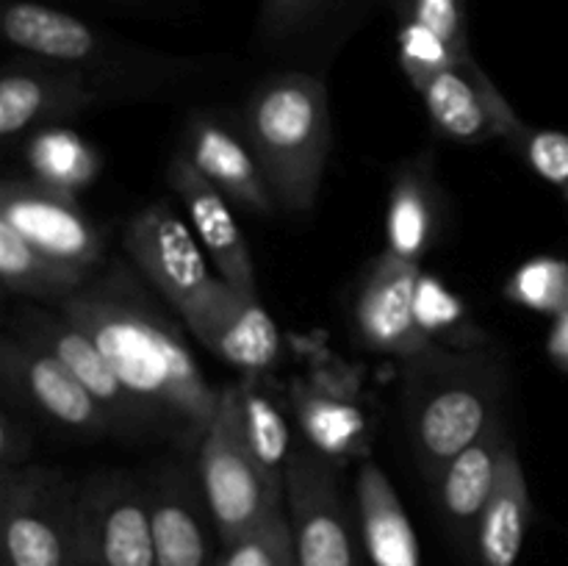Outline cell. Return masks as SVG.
I'll return each mask as SVG.
<instances>
[{"label": "cell", "instance_id": "cell-1", "mask_svg": "<svg viewBox=\"0 0 568 566\" xmlns=\"http://www.w3.org/2000/svg\"><path fill=\"white\" fill-rule=\"evenodd\" d=\"M59 311L98 342L128 392L153 416L159 436L194 458L220 411L222 388L205 381L189 344L136 277L114 264L59 300Z\"/></svg>", "mask_w": 568, "mask_h": 566}, {"label": "cell", "instance_id": "cell-2", "mask_svg": "<svg viewBox=\"0 0 568 566\" xmlns=\"http://www.w3.org/2000/svg\"><path fill=\"white\" fill-rule=\"evenodd\" d=\"M508 375L486 350L433 344L405 364V422L427 483L469 447L499 414Z\"/></svg>", "mask_w": 568, "mask_h": 566}, {"label": "cell", "instance_id": "cell-3", "mask_svg": "<svg viewBox=\"0 0 568 566\" xmlns=\"http://www.w3.org/2000/svg\"><path fill=\"white\" fill-rule=\"evenodd\" d=\"M242 133L281 211L308 214L333 144L331 100L322 78L281 72L261 81L244 105Z\"/></svg>", "mask_w": 568, "mask_h": 566}, {"label": "cell", "instance_id": "cell-4", "mask_svg": "<svg viewBox=\"0 0 568 566\" xmlns=\"http://www.w3.org/2000/svg\"><path fill=\"white\" fill-rule=\"evenodd\" d=\"M194 466L220 544L236 542L266 516L286 508V488L266 477L250 449L239 383L222 388L220 411L194 455Z\"/></svg>", "mask_w": 568, "mask_h": 566}, {"label": "cell", "instance_id": "cell-5", "mask_svg": "<svg viewBox=\"0 0 568 566\" xmlns=\"http://www.w3.org/2000/svg\"><path fill=\"white\" fill-rule=\"evenodd\" d=\"M78 483L53 466L0 472V566L75 564Z\"/></svg>", "mask_w": 568, "mask_h": 566}, {"label": "cell", "instance_id": "cell-6", "mask_svg": "<svg viewBox=\"0 0 568 566\" xmlns=\"http://www.w3.org/2000/svg\"><path fill=\"white\" fill-rule=\"evenodd\" d=\"M75 558L94 566H159L144 477L105 469L78 483Z\"/></svg>", "mask_w": 568, "mask_h": 566}, {"label": "cell", "instance_id": "cell-7", "mask_svg": "<svg viewBox=\"0 0 568 566\" xmlns=\"http://www.w3.org/2000/svg\"><path fill=\"white\" fill-rule=\"evenodd\" d=\"M333 458L294 447L286 466V508L300 566H364Z\"/></svg>", "mask_w": 568, "mask_h": 566}, {"label": "cell", "instance_id": "cell-8", "mask_svg": "<svg viewBox=\"0 0 568 566\" xmlns=\"http://www.w3.org/2000/svg\"><path fill=\"white\" fill-rule=\"evenodd\" d=\"M9 333L33 344V347L44 350V353L55 355L92 392V397L109 411L120 436L133 438V442L144 436H159L153 416L128 392L125 383L120 381L114 366L103 355V350L98 347V342L83 327L67 320L61 311L50 314V311L37 309V305H20L11 314Z\"/></svg>", "mask_w": 568, "mask_h": 566}, {"label": "cell", "instance_id": "cell-9", "mask_svg": "<svg viewBox=\"0 0 568 566\" xmlns=\"http://www.w3.org/2000/svg\"><path fill=\"white\" fill-rule=\"evenodd\" d=\"M0 381L6 405L26 408L55 422L78 436H114L116 425L109 411L55 355L6 333L0 344Z\"/></svg>", "mask_w": 568, "mask_h": 566}, {"label": "cell", "instance_id": "cell-10", "mask_svg": "<svg viewBox=\"0 0 568 566\" xmlns=\"http://www.w3.org/2000/svg\"><path fill=\"white\" fill-rule=\"evenodd\" d=\"M0 31L11 48L22 55L48 61V64L72 67L92 78L111 67H131L148 53L125 48L111 33L64 9L33 0H9L0 11Z\"/></svg>", "mask_w": 568, "mask_h": 566}, {"label": "cell", "instance_id": "cell-11", "mask_svg": "<svg viewBox=\"0 0 568 566\" xmlns=\"http://www.w3.org/2000/svg\"><path fill=\"white\" fill-rule=\"evenodd\" d=\"M178 314L203 347L244 375H261L281 361V331L261 305L258 294L242 292L225 277H214Z\"/></svg>", "mask_w": 568, "mask_h": 566}, {"label": "cell", "instance_id": "cell-12", "mask_svg": "<svg viewBox=\"0 0 568 566\" xmlns=\"http://www.w3.org/2000/svg\"><path fill=\"white\" fill-rule=\"evenodd\" d=\"M122 247L139 275L175 311L186 309L214 281L197 233L170 203H150L136 211L125 222Z\"/></svg>", "mask_w": 568, "mask_h": 566}, {"label": "cell", "instance_id": "cell-13", "mask_svg": "<svg viewBox=\"0 0 568 566\" xmlns=\"http://www.w3.org/2000/svg\"><path fill=\"white\" fill-rule=\"evenodd\" d=\"M0 222L14 228L33 247L94 272L103 261L105 239L78 205L75 194L37 178H9L0 186Z\"/></svg>", "mask_w": 568, "mask_h": 566}, {"label": "cell", "instance_id": "cell-14", "mask_svg": "<svg viewBox=\"0 0 568 566\" xmlns=\"http://www.w3.org/2000/svg\"><path fill=\"white\" fill-rule=\"evenodd\" d=\"M144 481L159 566H216V527L194 458H161Z\"/></svg>", "mask_w": 568, "mask_h": 566}, {"label": "cell", "instance_id": "cell-15", "mask_svg": "<svg viewBox=\"0 0 568 566\" xmlns=\"http://www.w3.org/2000/svg\"><path fill=\"white\" fill-rule=\"evenodd\" d=\"M422 264L397 259L383 250L366 270L353 297L355 338L369 353L394 355L403 364L433 347L416 320V283Z\"/></svg>", "mask_w": 568, "mask_h": 566}, {"label": "cell", "instance_id": "cell-16", "mask_svg": "<svg viewBox=\"0 0 568 566\" xmlns=\"http://www.w3.org/2000/svg\"><path fill=\"white\" fill-rule=\"evenodd\" d=\"M98 100L100 89L87 72L20 55L0 75V139L11 142L59 125L92 109Z\"/></svg>", "mask_w": 568, "mask_h": 566}, {"label": "cell", "instance_id": "cell-17", "mask_svg": "<svg viewBox=\"0 0 568 566\" xmlns=\"http://www.w3.org/2000/svg\"><path fill=\"white\" fill-rule=\"evenodd\" d=\"M416 92L436 131L453 142L480 144L497 137L508 142L525 128L477 61L433 72Z\"/></svg>", "mask_w": 568, "mask_h": 566}, {"label": "cell", "instance_id": "cell-18", "mask_svg": "<svg viewBox=\"0 0 568 566\" xmlns=\"http://www.w3.org/2000/svg\"><path fill=\"white\" fill-rule=\"evenodd\" d=\"M166 183L183 203L189 225L214 261L220 277L247 294H258L247 239L231 211V200L178 150L166 164Z\"/></svg>", "mask_w": 568, "mask_h": 566}, {"label": "cell", "instance_id": "cell-19", "mask_svg": "<svg viewBox=\"0 0 568 566\" xmlns=\"http://www.w3.org/2000/svg\"><path fill=\"white\" fill-rule=\"evenodd\" d=\"M181 153L236 209L255 216H272L275 211H281L247 137L233 125H227L225 120L194 114L186 125Z\"/></svg>", "mask_w": 568, "mask_h": 566}, {"label": "cell", "instance_id": "cell-20", "mask_svg": "<svg viewBox=\"0 0 568 566\" xmlns=\"http://www.w3.org/2000/svg\"><path fill=\"white\" fill-rule=\"evenodd\" d=\"M508 442L510 433L508 425H505L503 411H499L491 425L469 447L460 449L449 461L447 469L438 475V481L433 483L438 514L460 542L477 538V525H480L488 497L497 486L499 461H503Z\"/></svg>", "mask_w": 568, "mask_h": 566}, {"label": "cell", "instance_id": "cell-21", "mask_svg": "<svg viewBox=\"0 0 568 566\" xmlns=\"http://www.w3.org/2000/svg\"><path fill=\"white\" fill-rule=\"evenodd\" d=\"M532 522V499L521 469L519 449L510 438L499 461L497 486L488 497L486 511L477 525V555L483 566H516Z\"/></svg>", "mask_w": 568, "mask_h": 566}, {"label": "cell", "instance_id": "cell-22", "mask_svg": "<svg viewBox=\"0 0 568 566\" xmlns=\"http://www.w3.org/2000/svg\"><path fill=\"white\" fill-rule=\"evenodd\" d=\"M358 519L366 555L375 566H422L419 542L386 472L364 461L358 472Z\"/></svg>", "mask_w": 568, "mask_h": 566}, {"label": "cell", "instance_id": "cell-23", "mask_svg": "<svg viewBox=\"0 0 568 566\" xmlns=\"http://www.w3.org/2000/svg\"><path fill=\"white\" fill-rule=\"evenodd\" d=\"M438 186L430 155L405 161L392 181L386 211V250L397 259L422 264L436 236Z\"/></svg>", "mask_w": 568, "mask_h": 566}, {"label": "cell", "instance_id": "cell-24", "mask_svg": "<svg viewBox=\"0 0 568 566\" xmlns=\"http://www.w3.org/2000/svg\"><path fill=\"white\" fill-rule=\"evenodd\" d=\"M292 403L308 447H314L316 453L333 461L366 453L369 447L366 414L347 394L316 383H297Z\"/></svg>", "mask_w": 568, "mask_h": 566}, {"label": "cell", "instance_id": "cell-25", "mask_svg": "<svg viewBox=\"0 0 568 566\" xmlns=\"http://www.w3.org/2000/svg\"><path fill=\"white\" fill-rule=\"evenodd\" d=\"M94 272L33 247L22 233L0 222V281L9 294L39 300H64L75 294Z\"/></svg>", "mask_w": 568, "mask_h": 566}, {"label": "cell", "instance_id": "cell-26", "mask_svg": "<svg viewBox=\"0 0 568 566\" xmlns=\"http://www.w3.org/2000/svg\"><path fill=\"white\" fill-rule=\"evenodd\" d=\"M26 161L37 181L75 194L89 186L100 172V155L75 131L61 125L31 133L26 144Z\"/></svg>", "mask_w": 568, "mask_h": 566}, {"label": "cell", "instance_id": "cell-27", "mask_svg": "<svg viewBox=\"0 0 568 566\" xmlns=\"http://www.w3.org/2000/svg\"><path fill=\"white\" fill-rule=\"evenodd\" d=\"M239 394H242L244 433H247L250 449L258 458L266 477L277 488H286V466L294 453L286 416L272 403L270 394L261 388V375H244L239 381Z\"/></svg>", "mask_w": 568, "mask_h": 566}, {"label": "cell", "instance_id": "cell-28", "mask_svg": "<svg viewBox=\"0 0 568 566\" xmlns=\"http://www.w3.org/2000/svg\"><path fill=\"white\" fill-rule=\"evenodd\" d=\"M416 320L425 336L438 347L483 350L486 344V336L471 322L464 300L425 270L416 283Z\"/></svg>", "mask_w": 568, "mask_h": 566}, {"label": "cell", "instance_id": "cell-29", "mask_svg": "<svg viewBox=\"0 0 568 566\" xmlns=\"http://www.w3.org/2000/svg\"><path fill=\"white\" fill-rule=\"evenodd\" d=\"M505 297L521 309L558 320L568 311V261L555 255L525 261L505 283Z\"/></svg>", "mask_w": 568, "mask_h": 566}, {"label": "cell", "instance_id": "cell-30", "mask_svg": "<svg viewBox=\"0 0 568 566\" xmlns=\"http://www.w3.org/2000/svg\"><path fill=\"white\" fill-rule=\"evenodd\" d=\"M216 566H300L286 508L266 516L236 542L220 544Z\"/></svg>", "mask_w": 568, "mask_h": 566}, {"label": "cell", "instance_id": "cell-31", "mask_svg": "<svg viewBox=\"0 0 568 566\" xmlns=\"http://www.w3.org/2000/svg\"><path fill=\"white\" fill-rule=\"evenodd\" d=\"M353 6L358 0H261L258 33L264 42H294Z\"/></svg>", "mask_w": 568, "mask_h": 566}, {"label": "cell", "instance_id": "cell-32", "mask_svg": "<svg viewBox=\"0 0 568 566\" xmlns=\"http://www.w3.org/2000/svg\"><path fill=\"white\" fill-rule=\"evenodd\" d=\"M397 20L414 22L442 39L460 59H475L469 48L466 0H394Z\"/></svg>", "mask_w": 568, "mask_h": 566}, {"label": "cell", "instance_id": "cell-33", "mask_svg": "<svg viewBox=\"0 0 568 566\" xmlns=\"http://www.w3.org/2000/svg\"><path fill=\"white\" fill-rule=\"evenodd\" d=\"M508 144H514L516 153L538 178L564 194L568 205V131L525 125L514 139H508Z\"/></svg>", "mask_w": 568, "mask_h": 566}, {"label": "cell", "instance_id": "cell-34", "mask_svg": "<svg viewBox=\"0 0 568 566\" xmlns=\"http://www.w3.org/2000/svg\"><path fill=\"white\" fill-rule=\"evenodd\" d=\"M33 447V433L28 422L11 405L0 411V472L20 469L28 464Z\"/></svg>", "mask_w": 568, "mask_h": 566}, {"label": "cell", "instance_id": "cell-35", "mask_svg": "<svg viewBox=\"0 0 568 566\" xmlns=\"http://www.w3.org/2000/svg\"><path fill=\"white\" fill-rule=\"evenodd\" d=\"M547 350L552 364L568 372V311L564 316L555 320L552 331H549V338H547Z\"/></svg>", "mask_w": 568, "mask_h": 566}, {"label": "cell", "instance_id": "cell-36", "mask_svg": "<svg viewBox=\"0 0 568 566\" xmlns=\"http://www.w3.org/2000/svg\"><path fill=\"white\" fill-rule=\"evenodd\" d=\"M72 566H94V564H89V560H81V558H75V564Z\"/></svg>", "mask_w": 568, "mask_h": 566}]
</instances>
